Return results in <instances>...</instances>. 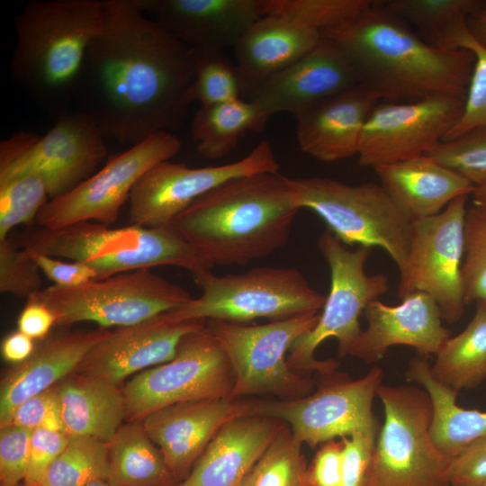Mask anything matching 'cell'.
Instances as JSON below:
<instances>
[{
	"label": "cell",
	"mask_w": 486,
	"mask_h": 486,
	"mask_svg": "<svg viewBox=\"0 0 486 486\" xmlns=\"http://www.w3.org/2000/svg\"><path fill=\"white\" fill-rule=\"evenodd\" d=\"M333 373L315 392L304 397L256 400V415L281 420L311 448L356 431L376 435L373 402L382 384V369L374 366L356 380L344 374L332 377Z\"/></svg>",
	"instance_id": "16"
},
{
	"label": "cell",
	"mask_w": 486,
	"mask_h": 486,
	"mask_svg": "<svg viewBox=\"0 0 486 486\" xmlns=\"http://www.w3.org/2000/svg\"><path fill=\"white\" fill-rule=\"evenodd\" d=\"M35 348L34 339L17 330L4 337L1 344V354L5 361L17 364L27 360Z\"/></svg>",
	"instance_id": "52"
},
{
	"label": "cell",
	"mask_w": 486,
	"mask_h": 486,
	"mask_svg": "<svg viewBox=\"0 0 486 486\" xmlns=\"http://www.w3.org/2000/svg\"><path fill=\"white\" fill-rule=\"evenodd\" d=\"M297 206L317 213L343 243L384 249L400 268L410 245L412 220L375 183L351 185L320 176L290 178Z\"/></svg>",
	"instance_id": "9"
},
{
	"label": "cell",
	"mask_w": 486,
	"mask_h": 486,
	"mask_svg": "<svg viewBox=\"0 0 486 486\" xmlns=\"http://www.w3.org/2000/svg\"><path fill=\"white\" fill-rule=\"evenodd\" d=\"M56 326L53 311L43 302L28 297L17 320L18 330L34 340L46 338Z\"/></svg>",
	"instance_id": "51"
},
{
	"label": "cell",
	"mask_w": 486,
	"mask_h": 486,
	"mask_svg": "<svg viewBox=\"0 0 486 486\" xmlns=\"http://www.w3.org/2000/svg\"><path fill=\"white\" fill-rule=\"evenodd\" d=\"M364 315L367 328L362 330L348 356L366 364L379 361L393 346L413 347L425 357L436 355L450 338V330L442 325L438 305L424 292L412 293L395 306L374 301Z\"/></svg>",
	"instance_id": "23"
},
{
	"label": "cell",
	"mask_w": 486,
	"mask_h": 486,
	"mask_svg": "<svg viewBox=\"0 0 486 486\" xmlns=\"http://www.w3.org/2000/svg\"><path fill=\"white\" fill-rule=\"evenodd\" d=\"M279 164L267 140H262L240 160L204 167L162 161L134 185L130 201V223L143 227L168 226L193 202L232 178L278 172Z\"/></svg>",
	"instance_id": "17"
},
{
	"label": "cell",
	"mask_w": 486,
	"mask_h": 486,
	"mask_svg": "<svg viewBox=\"0 0 486 486\" xmlns=\"http://www.w3.org/2000/svg\"><path fill=\"white\" fill-rule=\"evenodd\" d=\"M377 396L384 420L364 486H450L452 459L431 437L433 407L428 392L416 386L382 384Z\"/></svg>",
	"instance_id": "7"
},
{
	"label": "cell",
	"mask_w": 486,
	"mask_h": 486,
	"mask_svg": "<svg viewBox=\"0 0 486 486\" xmlns=\"http://www.w3.org/2000/svg\"><path fill=\"white\" fill-rule=\"evenodd\" d=\"M44 135L19 131L0 144V183L35 173L45 181L50 200L60 196L94 174L105 159V137L76 109L56 118Z\"/></svg>",
	"instance_id": "12"
},
{
	"label": "cell",
	"mask_w": 486,
	"mask_h": 486,
	"mask_svg": "<svg viewBox=\"0 0 486 486\" xmlns=\"http://www.w3.org/2000/svg\"><path fill=\"white\" fill-rule=\"evenodd\" d=\"M466 96L379 103L363 129L360 166L376 167L428 154L460 120Z\"/></svg>",
	"instance_id": "18"
},
{
	"label": "cell",
	"mask_w": 486,
	"mask_h": 486,
	"mask_svg": "<svg viewBox=\"0 0 486 486\" xmlns=\"http://www.w3.org/2000/svg\"><path fill=\"white\" fill-rule=\"evenodd\" d=\"M318 247L329 266V293L317 324L293 343L287 363L294 372L327 374L334 372L338 364L335 360L316 359L317 348L325 340L335 338L339 356H348L362 332L360 316L371 302L388 292L389 279L383 274L365 273L372 248L347 249L328 229L320 234Z\"/></svg>",
	"instance_id": "8"
},
{
	"label": "cell",
	"mask_w": 486,
	"mask_h": 486,
	"mask_svg": "<svg viewBox=\"0 0 486 486\" xmlns=\"http://www.w3.org/2000/svg\"><path fill=\"white\" fill-rule=\"evenodd\" d=\"M109 444L90 437L70 440L47 470L44 486H87L108 479Z\"/></svg>",
	"instance_id": "36"
},
{
	"label": "cell",
	"mask_w": 486,
	"mask_h": 486,
	"mask_svg": "<svg viewBox=\"0 0 486 486\" xmlns=\"http://www.w3.org/2000/svg\"><path fill=\"white\" fill-rule=\"evenodd\" d=\"M234 382L227 356L205 326L185 335L171 360L133 375L124 385L126 421H141L180 402L230 399Z\"/></svg>",
	"instance_id": "13"
},
{
	"label": "cell",
	"mask_w": 486,
	"mask_h": 486,
	"mask_svg": "<svg viewBox=\"0 0 486 486\" xmlns=\"http://www.w3.org/2000/svg\"><path fill=\"white\" fill-rule=\"evenodd\" d=\"M103 22V1H30L14 19L12 80L48 114L58 118L71 110Z\"/></svg>",
	"instance_id": "4"
},
{
	"label": "cell",
	"mask_w": 486,
	"mask_h": 486,
	"mask_svg": "<svg viewBox=\"0 0 486 486\" xmlns=\"http://www.w3.org/2000/svg\"><path fill=\"white\" fill-rule=\"evenodd\" d=\"M205 326L206 320L176 321L165 312L115 328L89 350L74 373L119 386L125 378L171 360L182 338Z\"/></svg>",
	"instance_id": "19"
},
{
	"label": "cell",
	"mask_w": 486,
	"mask_h": 486,
	"mask_svg": "<svg viewBox=\"0 0 486 486\" xmlns=\"http://www.w3.org/2000/svg\"><path fill=\"white\" fill-rule=\"evenodd\" d=\"M141 10L193 50L234 47L264 15V0H136Z\"/></svg>",
	"instance_id": "22"
},
{
	"label": "cell",
	"mask_w": 486,
	"mask_h": 486,
	"mask_svg": "<svg viewBox=\"0 0 486 486\" xmlns=\"http://www.w3.org/2000/svg\"><path fill=\"white\" fill-rule=\"evenodd\" d=\"M472 194L473 205L486 208V184L475 186Z\"/></svg>",
	"instance_id": "54"
},
{
	"label": "cell",
	"mask_w": 486,
	"mask_h": 486,
	"mask_svg": "<svg viewBox=\"0 0 486 486\" xmlns=\"http://www.w3.org/2000/svg\"><path fill=\"white\" fill-rule=\"evenodd\" d=\"M256 401L210 399L180 402L150 413L141 422L178 483L188 476L225 423L236 418L256 415Z\"/></svg>",
	"instance_id": "20"
},
{
	"label": "cell",
	"mask_w": 486,
	"mask_h": 486,
	"mask_svg": "<svg viewBox=\"0 0 486 486\" xmlns=\"http://www.w3.org/2000/svg\"><path fill=\"white\" fill-rule=\"evenodd\" d=\"M427 358H412L405 376L428 392L433 407L431 437L437 448L452 459L475 440L486 436V411L459 407L458 393L432 376Z\"/></svg>",
	"instance_id": "30"
},
{
	"label": "cell",
	"mask_w": 486,
	"mask_h": 486,
	"mask_svg": "<svg viewBox=\"0 0 486 486\" xmlns=\"http://www.w3.org/2000/svg\"><path fill=\"white\" fill-rule=\"evenodd\" d=\"M341 460V441L330 440L321 444L309 466L311 486H340Z\"/></svg>",
	"instance_id": "50"
},
{
	"label": "cell",
	"mask_w": 486,
	"mask_h": 486,
	"mask_svg": "<svg viewBox=\"0 0 486 486\" xmlns=\"http://www.w3.org/2000/svg\"><path fill=\"white\" fill-rule=\"evenodd\" d=\"M63 431L37 428L32 431L26 476L23 482L40 483L47 470L68 446Z\"/></svg>",
	"instance_id": "47"
},
{
	"label": "cell",
	"mask_w": 486,
	"mask_h": 486,
	"mask_svg": "<svg viewBox=\"0 0 486 486\" xmlns=\"http://www.w3.org/2000/svg\"><path fill=\"white\" fill-rule=\"evenodd\" d=\"M320 32L289 20L265 15L252 24L233 47L243 96L314 49Z\"/></svg>",
	"instance_id": "28"
},
{
	"label": "cell",
	"mask_w": 486,
	"mask_h": 486,
	"mask_svg": "<svg viewBox=\"0 0 486 486\" xmlns=\"http://www.w3.org/2000/svg\"><path fill=\"white\" fill-rule=\"evenodd\" d=\"M40 270L24 248H20L11 236L0 240V292L25 297L40 291Z\"/></svg>",
	"instance_id": "43"
},
{
	"label": "cell",
	"mask_w": 486,
	"mask_h": 486,
	"mask_svg": "<svg viewBox=\"0 0 486 486\" xmlns=\"http://www.w3.org/2000/svg\"><path fill=\"white\" fill-rule=\"evenodd\" d=\"M50 200L48 186L35 173L0 183V240L19 225H31Z\"/></svg>",
	"instance_id": "40"
},
{
	"label": "cell",
	"mask_w": 486,
	"mask_h": 486,
	"mask_svg": "<svg viewBox=\"0 0 486 486\" xmlns=\"http://www.w3.org/2000/svg\"><path fill=\"white\" fill-rule=\"evenodd\" d=\"M302 445L285 424L239 486H311Z\"/></svg>",
	"instance_id": "35"
},
{
	"label": "cell",
	"mask_w": 486,
	"mask_h": 486,
	"mask_svg": "<svg viewBox=\"0 0 486 486\" xmlns=\"http://www.w3.org/2000/svg\"><path fill=\"white\" fill-rule=\"evenodd\" d=\"M16 486H22V483H20V484H18V485H16Z\"/></svg>",
	"instance_id": "57"
},
{
	"label": "cell",
	"mask_w": 486,
	"mask_h": 486,
	"mask_svg": "<svg viewBox=\"0 0 486 486\" xmlns=\"http://www.w3.org/2000/svg\"><path fill=\"white\" fill-rule=\"evenodd\" d=\"M32 431L14 425L0 428V486H16L26 476Z\"/></svg>",
	"instance_id": "44"
},
{
	"label": "cell",
	"mask_w": 486,
	"mask_h": 486,
	"mask_svg": "<svg viewBox=\"0 0 486 486\" xmlns=\"http://www.w3.org/2000/svg\"><path fill=\"white\" fill-rule=\"evenodd\" d=\"M22 486H44V485L41 484V483H39V482H22Z\"/></svg>",
	"instance_id": "56"
},
{
	"label": "cell",
	"mask_w": 486,
	"mask_h": 486,
	"mask_svg": "<svg viewBox=\"0 0 486 486\" xmlns=\"http://www.w3.org/2000/svg\"><path fill=\"white\" fill-rule=\"evenodd\" d=\"M319 318V312H310L262 325L206 320V329L220 344L234 373L230 399L270 394L295 400L310 394L312 382L289 367L286 354Z\"/></svg>",
	"instance_id": "10"
},
{
	"label": "cell",
	"mask_w": 486,
	"mask_h": 486,
	"mask_svg": "<svg viewBox=\"0 0 486 486\" xmlns=\"http://www.w3.org/2000/svg\"><path fill=\"white\" fill-rule=\"evenodd\" d=\"M284 423L248 415L225 423L212 437L190 473L175 486H239Z\"/></svg>",
	"instance_id": "25"
},
{
	"label": "cell",
	"mask_w": 486,
	"mask_h": 486,
	"mask_svg": "<svg viewBox=\"0 0 486 486\" xmlns=\"http://www.w3.org/2000/svg\"><path fill=\"white\" fill-rule=\"evenodd\" d=\"M202 293L166 312L176 321L217 320L245 324L319 312L326 296L292 267H256L238 274L216 275L212 270L193 274Z\"/></svg>",
	"instance_id": "6"
},
{
	"label": "cell",
	"mask_w": 486,
	"mask_h": 486,
	"mask_svg": "<svg viewBox=\"0 0 486 486\" xmlns=\"http://www.w3.org/2000/svg\"><path fill=\"white\" fill-rule=\"evenodd\" d=\"M376 437L375 434L356 431L341 438L340 486H364Z\"/></svg>",
	"instance_id": "46"
},
{
	"label": "cell",
	"mask_w": 486,
	"mask_h": 486,
	"mask_svg": "<svg viewBox=\"0 0 486 486\" xmlns=\"http://www.w3.org/2000/svg\"><path fill=\"white\" fill-rule=\"evenodd\" d=\"M441 48L469 50L475 56L462 116L443 141L454 140L472 130H486V49L472 38L467 22L449 32Z\"/></svg>",
	"instance_id": "38"
},
{
	"label": "cell",
	"mask_w": 486,
	"mask_h": 486,
	"mask_svg": "<svg viewBox=\"0 0 486 486\" xmlns=\"http://www.w3.org/2000/svg\"><path fill=\"white\" fill-rule=\"evenodd\" d=\"M486 482V436L470 444L449 466L450 486H482Z\"/></svg>",
	"instance_id": "48"
},
{
	"label": "cell",
	"mask_w": 486,
	"mask_h": 486,
	"mask_svg": "<svg viewBox=\"0 0 486 486\" xmlns=\"http://www.w3.org/2000/svg\"><path fill=\"white\" fill-rule=\"evenodd\" d=\"M467 200L460 196L441 212L413 220L409 253L399 268L400 298L428 294L450 324L462 319L466 305L462 265Z\"/></svg>",
	"instance_id": "14"
},
{
	"label": "cell",
	"mask_w": 486,
	"mask_h": 486,
	"mask_svg": "<svg viewBox=\"0 0 486 486\" xmlns=\"http://www.w3.org/2000/svg\"><path fill=\"white\" fill-rule=\"evenodd\" d=\"M382 186L413 220L441 212L452 201L472 194L475 185L428 155L374 168Z\"/></svg>",
	"instance_id": "27"
},
{
	"label": "cell",
	"mask_w": 486,
	"mask_h": 486,
	"mask_svg": "<svg viewBox=\"0 0 486 486\" xmlns=\"http://www.w3.org/2000/svg\"><path fill=\"white\" fill-rule=\"evenodd\" d=\"M14 242L28 251L81 262L97 279L155 266H176L196 274L212 270L202 255L170 225L111 228L83 221L58 230L32 229Z\"/></svg>",
	"instance_id": "5"
},
{
	"label": "cell",
	"mask_w": 486,
	"mask_h": 486,
	"mask_svg": "<svg viewBox=\"0 0 486 486\" xmlns=\"http://www.w3.org/2000/svg\"><path fill=\"white\" fill-rule=\"evenodd\" d=\"M299 211L289 177L263 172L232 178L212 189L170 226L212 267L241 266L284 247Z\"/></svg>",
	"instance_id": "3"
},
{
	"label": "cell",
	"mask_w": 486,
	"mask_h": 486,
	"mask_svg": "<svg viewBox=\"0 0 486 486\" xmlns=\"http://www.w3.org/2000/svg\"><path fill=\"white\" fill-rule=\"evenodd\" d=\"M484 0H392L383 7L408 24L414 25L428 43L440 47L444 38L458 25L467 22Z\"/></svg>",
	"instance_id": "34"
},
{
	"label": "cell",
	"mask_w": 486,
	"mask_h": 486,
	"mask_svg": "<svg viewBox=\"0 0 486 486\" xmlns=\"http://www.w3.org/2000/svg\"><path fill=\"white\" fill-rule=\"evenodd\" d=\"M270 117L247 99L200 106L191 124V138L205 158L220 159L238 146L248 131H261Z\"/></svg>",
	"instance_id": "32"
},
{
	"label": "cell",
	"mask_w": 486,
	"mask_h": 486,
	"mask_svg": "<svg viewBox=\"0 0 486 486\" xmlns=\"http://www.w3.org/2000/svg\"><path fill=\"white\" fill-rule=\"evenodd\" d=\"M373 0H264V15L278 16L320 33L352 22Z\"/></svg>",
	"instance_id": "37"
},
{
	"label": "cell",
	"mask_w": 486,
	"mask_h": 486,
	"mask_svg": "<svg viewBox=\"0 0 486 486\" xmlns=\"http://www.w3.org/2000/svg\"><path fill=\"white\" fill-rule=\"evenodd\" d=\"M109 444L112 486H175L177 482L141 421H127Z\"/></svg>",
	"instance_id": "31"
},
{
	"label": "cell",
	"mask_w": 486,
	"mask_h": 486,
	"mask_svg": "<svg viewBox=\"0 0 486 486\" xmlns=\"http://www.w3.org/2000/svg\"><path fill=\"white\" fill-rule=\"evenodd\" d=\"M467 27L475 41L486 49V3L469 16Z\"/></svg>",
	"instance_id": "53"
},
{
	"label": "cell",
	"mask_w": 486,
	"mask_h": 486,
	"mask_svg": "<svg viewBox=\"0 0 486 486\" xmlns=\"http://www.w3.org/2000/svg\"><path fill=\"white\" fill-rule=\"evenodd\" d=\"M190 50L194 68L189 92L192 104L208 106L244 99L236 65L225 58L223 51Z\"/></svg>",
	"instance_id": "39"
},
{
	"label": "cell",
	"mask_w": 486,
	"mask_h": 486,
	"mask_svg": "<svg viewBox=\"0 0 486 486\" xmlns=\"http://www.w3.org/2000/svg\"><path fill=\"white\" fill-rule=\"evenodd\" d=\"M87 486H112L106 480L95 481Z\"/></svg>",
	"instance_id": "55"
},
{
	"label": "cell",
	"mask_w": 486,
	"mask_h": 486,
	"mask_svg": "<svg viewBox=\"0 0 486 486\" xmlns=\"http://www.w3.org/2000/svg\"><path fill=\"white\" fill-rule=\"evenodd\" d=\"M103 5V26L88 47L73 108L122 144L182 128L194 79L190 49L136 0Z\"/></svg>",
	"instance_id": "1"
},
{
	"label": "cell",
	"mask_w": 486,
	"mask_h": 486,
	"mask_svg": "<svg viewBox=\"0 0 486 486\" xmlns=\"http://www.w3.org/2000/svg\"><path fill=\"white\" fill-rule=\"evenodd\" d=\"M465 304L486 303V208L467 207L462 265Z\"/></svg>",
	"instance_id": "41"
},
{
	"label": "cell",
	"mask_w": 486,
	"mask_h": 486,
	"mask_svg": "<svg viewBox=\"0 0 486 486\" xmlns=\"http://www.w3.org/2000/svg\"><path fill=\"white\" fill-rule=\"evenodd\" d=\"M64 432L110 443L126 420V403L118 385L73 373L57 385Z\"/></svg>",
	"instance_id": "29"
},
{
	"label": "cell",
	"mask_w": 486,
	"mask_h": 486,
	"mask_svg": "<svg viewBox=\"0 0 486 486\" xmlns=\"http://www.w3.org/2000/svg\"><path fill=\"white\" fill-rule=\"evenodd\" d=\"M181 147L175 134L160 131L110 157L101 169L72 190L49 200L36 221L49 230L83 221L115 222L140 178L155 165L177 155Z\"/></svg>",
	"instance_id": "15"
},
{
	"label": "cell",
	"mask_w": 486,
	"mask_h": 486,
	"mask_svg": "<svg viewBox=\"0 0 486 486\" xmlns=\"http://www.w3.org/2000/svg\"><path fill=\"white\" fill-rule=\"evenodd\" d=\"M9 424L31 431L46 428L64 432L56 385L18 405L5 425Z\"/></svg>",
	"instance_id": "45"
},
{
	"label": "cell",
	"mask_w": 486,
	"mask_h": 486,
	"mask_svg": "<svg viewBox=\"0 0 486 486\" xmlns=\"http://www.w3.org/2000/svg\"><path fill=\"white\" fill-rule=\"evenodd\" d=\"M359 84L356 68L342 49L322 36L318 45L285 69L263 81L247 94L269 117L294 116L309 105Z\"/></svg>",
	"instance_id": "21"
},
{
	"label": "cell",
	"mask_w": 486,
	"mask_h": 486,
	"mask_svg": "<svg viewBox=\"0 0 486 486\" xmlns=\"http://www.w3.org/2000/svg\"><path fill=\"white\" fill-rule=\"evenodd\" d=\"M427 155L475 186L486 184V130H476L454 140L441 141Z\"/></svg>",
	"instance_id": "42"
},
{
	"label": "cell",
	"mask_w": 486,
	"mask_h": 486,
	"mask_svg": "<svg viewBox=\"0 0 486 486\" xmlns=\"http://www.w3.org/2000/svg\"><path fill=\"white\" fill-rule=\"evenodd\" d=\"M482 486H486V482H484V484Z\"/></svg>",
	"instance_id": "58"
},
{
	"label": "cell",
	"mask_w": 486,
	"mask_h": 486,
	"mask_svg": "<svg viewBox=\"0 0 486 486\" xmlns=\"http://www.w3.org/2000/svg\"><path fill=\"white\" fill-rule=\"evenodd\" d=\"M107 331L100 328L95 330L62 332L42 339L27 360L15 364L2 378L0 427L6 424L18 405L72 374L85 356Z\"/></svg>",
	"instance_id": "26"
},
{
	"label": "cell",
	"mask_w": 486,
	"mask_h": 486,
	"mask_svg": "<svg viewBox=\"0 0 486 486\" xmlns=\"http://www.w3.org/2000/svg\"><path fill=\"white\" fill-rule=\"evenodd\" d=\"M379 102L359 83L304 108L294 116L301 150L326 163L357 156L363 129Z\"/></svg>",
	"instance_id": "24"
},
{
	"label": "cell",
	"mask_w": 486,
	"mask_h": 486,
	"mask_svg": "<svg viewBox=\"0 0 486 486\" xmlns=\"http://www.w3.org/2000/svg\"><path fill=\"white\" fill-rule=\"evenodd\" d=\"M476 303L472 320L445 342L430 366L432 376L456 393L479 386L486 378V303Z\"/></svg>",
	"instance_id": "33"
},
{
	"label": "cell",
	"mask_w": 486,
	"mask_h": 486,
	"mask_svg": "<svg viewBox=\"0 0 486 486\" xmlns=\"http://www.w3.org/2000/svg\"><path fill=\"white\" fill-rule=\"evenodd\" d=\"M408 25L388 12L382 1H374L349 23L321 35L342 49L359 83L380 100L466 96L474 54L434 46Z\"/></svg>",
	"instance_id": "2"
},
{
	"label": "cell",
	"mask_w": 486,
	"mask_h": 486,
	"mask_svg": "<svg viewBox=\"0 0 486 486\" xmlns=\"http://www.w3.org/2000/svg\"><path fill=\"white\" fill-rule=\"evenodd\" d=\"M28 252L38 265L40 272L52 281L54 285L75 287L97 279L96 272L81 262H66L44 254Z\"/></svg>",
	"instance_id": "49"
},
{
	"label": "cell",
	"mask_w": 486,
	"mask_h": 486,
	"mask_svg": "<svg viewBox=\"0 0 486 486\" xmlns=\"http://www.w3.org/2000/svg\"><path fill=\"white\" fill-rule=\"evenodd\" d=\"M46 304L56 326L83 321L102 328L135 325L171 311L193 299L184 288L149 268L122 273L75 287L50 285L31 295Z\"/></svg>",
	"instance_id": "11"
}]
</instances>
